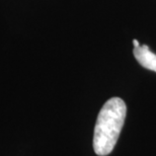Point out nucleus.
I'll use <instances>...</instances> for the list:
<instances>
[{"label": "nucleus", "mask_w": 156, "mask_h": 156, "mask_svg": "<svg viewBox=\"0 0 156 156\" xmlns=\"http://www.w3.org/2000/svg\"><path fill=\"white\" fill-rule=\"evenodd\" d=\"M126 114V104L120 98H110L101 108L93 134V149L98 155H108L114 150L124 126Z\"/></svg>", "instance_id": "nucleus-1"}, {"label": "nucleus", "mask_w": 156, "mask_h": 156, "mask_svg": "<svg viewBox=\"0 0 156 156\" xmlns=\"http://www.w3.org/2000/svg\"><path fill=\"white\" fill-rule=\"evenodd\" d=\"M134 56L139 64L146 69L156 72V54L150 51L147 45L134 47Z\"/></svg>", "instance_id": "nucleus-2"}, {"label": "nucleus", "mask_w": 156, "mask_h": 156, "mask_svg": "<svg viewBox=\"0 0 156 156\" xmlns=\"http://www.w3.org/2000/svg\"><path fill=\"white\" fill-rule=\"evenodd\" d=\"M133 45H134V47H139L140 46V43L136 39H134L133 40Z\"/></svg>", "instance_id": "nucleus-3"}]
</instances>
